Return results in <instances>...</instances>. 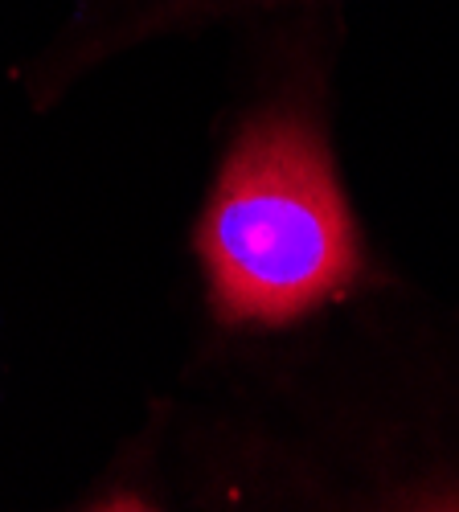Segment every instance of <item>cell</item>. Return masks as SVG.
Segmentation results:
<instances>
[{
    "label": "cell",
    "mask_w": 459,
    "mask_h": 512,
    "mask_svg": "<svg viewBox=\"0 0 459 512\" xmlns=\"http://www.w3.org/2000/svg\"><path fill=\"white\" fill-rule=\"evenodd\" d=\"M197 246L234 324L300 320L357 279V234L308 123L275 115L238 140Z\"/></svg>",
    "instance_id": "1"
}]
</instances>
